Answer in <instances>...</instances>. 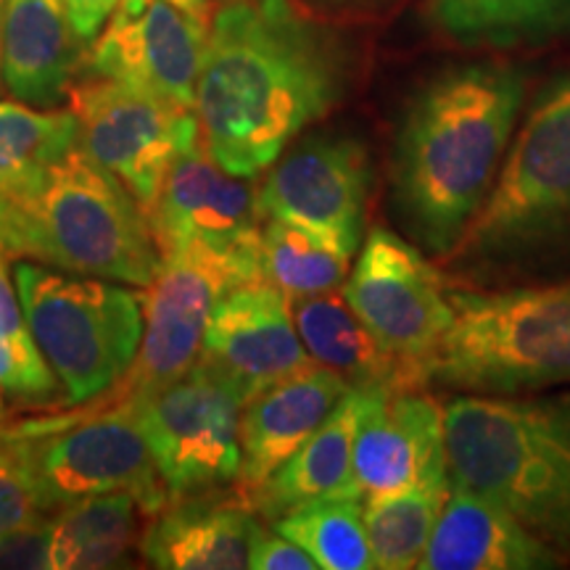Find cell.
<instances>
[{
    "instance_id": "5b68a950",
    "label": "cell",
    "mask_w": 570,
    "mask_h": 570,
    "mask_svg": "<svg viewBox=\"0 0 570 570\" xmlns=\"http://www.w3.org/2000/svg\"><path fill=\"white\" fill-rule=\"evenodd\" d=\"M454 323L420 370L425 391L520 396L570 383V281L452 288Z\"/></svg>"
},
{
    "instance_id": "d6986e66",
    "label": "cell",
    "mask_w": 570,
    "mask_h": 570,
    "mask_svg": "<svg viewBox=\"0 0 570 570\" xmlns=\"http://www.w3.org/2000/svg\"><path fill=\"white\" fill-rule=\"evenodd\" d=\"M85 61V42L63 0H6L0 27V82L17 101L53 109Z\"/></svg>"
},
{
    "instance_id": "4dcf8cb0",
    "label": "cell",
    "mask_w": 570,
    "mask_h": 570,
    "mask_svg": "<svg viewBox=\"0 0 570 570\" xmlns=\"http://www.w3.org/2000/svg\"><path fill=\"white\" fill-rule=\"evenodd\" d=\"M46 512L24 452L17 441L6 439L0 446V539L38 523Z\"/></svg>"
},
{
    "instance_id": "52a82bcc",
    "label": "cell",
    "mask_w": 570,
    "mask_h": 570,
    "mask_svg": "<svg viewBox=\"0 0 570 570\" xmlns=\"http://www.w3.org/2000/svg\"><path fill=\"white\" fill-rule=\"evenodd\" d=\"M21 312L67 404H90L119 386L142 338V298L104 277L40 262L13 267Z\"/></svg>"
},
{
    "instance_id": "e0dca14e",
    "label": "cell",
    "mask_w": 570,
    "mask_h": 570,
    "mask_svg": "<svg viewBox=\"0 0 570 570\" xmlns=\"http://www.w3.org/2000/svg\"><path fill=\"white\" fill-rule=\"evenodd\" d=\"M196 362L244 404L269 383L317 365L298 338L291 302L267 281L240 285L217 304Z\"/></svg>"
},
{
    "instance_id": "cb8c5ba5",
    "label": "cell",
    "mask_w": 570,
    "mask_h": 570,
    "mask_svg": "<svg viewBox=\"0 0 570 570\" xmlns=\"http://www.w3.org/2000/svg\"><path fill=\"white\" fill-rule=\"evenodd\" d=\"M140 515H146L130 491H106L59 508L51 520L48 568L92 570L114 568L138 541Z\"/></svg>"
},
{
    "instance_id": "f1b7e54d",
    "label": "cell",
    "mask_w": 570,
    "mask_h": 570,
    "mask_svg": "<svg viewBox=\"0 0 570 570\" xmlns=\"http://www.w3.org/2000/svg\"><path fill=\"white\" fill-rule=\"evenodd\" d=\"M431 17L460 42H515L570 21L568 0H433Z\"/></svg>"
},
{
    "instance_id": "ba28073f",
    "label": "cell",
    "mask_w": 570,
    "mask_h": 570,
    "mask_svg": "<svg viewBox=\"0 0 570 570\" xmlns=\"http://www.w3.org/2000/svg\"><path fill=\"white\" fill-rule=\"evenodd\" d=\"M259 259L188 240L161 256L142 296V338L132 367L104 402L159 391L196 365L214 309L230 291L262 283Z\"/></svg>"
},
{
    "instance_id": "7402d4cb",
    "label": "cell",
    "mask_w": 570,
    "mask_h": 570,
    "mask_svg": "<svg viewBox=\"0 0 570 570\" xmlns=\"http://www.w3.org/2000/svg\"><path fill=\"white\" fill-rule=\"evenodd\" d=\"M362 410H365V391L352 389L294 458L285 460L259 489L244 497L248 508L275 523L285 512L315 499H360L352 475V452Z\"/></svg>"
},
{
    "instance_id": "9c48e42d",
    "label": "cell",
    "mask_w": 570,
    "mask_h": 570,
    "mask_svg": "<svg viewBox=\"0 0 570 570\" xmlns=\"http://www.w3.org/2000/svg\"><path fill=\"white\" fill-rule=\"evenodd\" d=\"M6 439L24 452L46 510L106 491H130L146 515L169 504L130 402H104L85 417L35 423Z\"/></svg>"
},
{
    "instance_id": "d4e9b609",
    "label": "cell",
    "mask_w": 570,
    "mask_h": 570,
    "mask_svg": "<svg viewBox=\"0 0 570 570\" xmlns=\"http://www.w3.org/2000/svg\"><path fill=\"white\" fill-rule=\"evenodd\" d=\"M77 146L69 111H42L21 101H0V206L30 194L48 169Z\"/></svg>"
},
{
    "instance_id": "ffe728a7",
    "label": "cell",
    "mask_w": 570,
    "mask_h": 570,
    "mask_svg": "<svg viewBox=\"0 0 570 570\" xmlns=\"http://www.w3.org/2000/svg\"><path fill=\"white\" fill-rule=\"evenodd\" d=\"M262 523L235 494L233 502L206 494L173 499L156 512L140 539L142 558L167 570L248 568Z\"/></svg>"
},
{
    "instance_id": "603a6c76",
    "label": "cell",
    "mask_w": 570,
    "mask_h": 570,
    "mask_svg": "<svg viewBox=\"0 0 570 570\" xmlns=\"http://www.w3.org/2000/svg\"><path fill=\"white\" fill-rule=\"evenodd\" d=\"M294 323L306 354L352 389L417 386L415 377L394 354L377 344L365 323L354 315L344 294H320L294 302ZM420 389V386H417Z\"/></svg>"
},
{
    "instance_id": "8fae6325",
    "label": "cell",
    "mask_w": 570,
    "mask_h": 570,
    "mask_svg": "<svg viewBox=\"0 0 570 570\" xmlns=\"http://www.w3.org/2000/svg\"><path fill=\"white\" fill-rule=\"evenodd\" d=\"M452 288L436 262L415 244L386 227H373L346 277L344 298L420 386V370L454 323Z\"/></svg>"
},
{
    "instance_id": "8992f818",
    "label": "cell",
    "mask_w": 570,
    "mask_h": 570,
    "mask_svg": "<svg viewBox=\"0 0 570 570\" xmlns=\"http://www.w3.org/2000/svg\"><path fill=\"white\" fill-rule=\"evenodd\" d=\"M570 235V77L554 82L520 125L494 188L439 265L483 273Z\"/></svg>"
},
{
    "instance_id": "7a4b0ae2",
    "label": "cell",
    "mask_w": 570,
    "mask_h": 570,
    "mask_svg": "<svg viewBox=\"0 0 570 570\" xmlns=\"http://www.w3.org/2000/svg\"><path fill=\"white\" fill-rule=\"evenodd\" d=\"M525 101L512 63L441 71L412 98L391 154V204L420 252L446 259L494 188Z\"/></svg>"
},
{
    "instance_id": "9a60e30c",
    "label": "cell",
    "mask_w": 570,
    "mask_h": 570,
    "mask_svg": "<svg viewBox=\"0 0 570 570\" xmlns=\"http://www.w3.org/2000/svg\"><path fill=\"white\" fill-rule=\"evenodd\" d=\"M248 180L254 177L230 175L219 167L202 140L185 148L169 167L159 198L146 212L159 256L198 240L262 262L265 214L259 188Z\"/></svg>"
},
{
    "instance_id": "30bf717a",
    "label": "cell",
    "mask_w": 570,
    "mask_h": 570,
    "mask_svg": "<svg viewBox=\"0 0 570 570\" xmlns=\"http://www.w3.org/2000/svg\"><path fill=\"white\" fill-rule=\"evenodd\" d=\"M169 502L238 481L244 402L204 365L151 394L127 399Z\"/></svg>"
},
{
    "instance_id": "8d00e7d4",
    "label": "cell",
    "mask_w": 570,
    "mask_h": 570,
    "mask_svg": "<svg viewBox=\"0 0 570 570\" xmlns=\"http://www.w3.org/2000/svg\"><path fill=\"white\" fill-rule=\"evenodd\" d=\"M3 11H6V0H0V27H3Z\"/></svg>"
},
{
    "instance_id": "5bb4252c",
    "label": "cell",
    "mask_w": 570,
    "mask_h": 570,
    "mask_svg": "<svg viewBox=\"0 0 570 570\" xmlns=\"http://www.w3.org/2000/svg\"><path fill=\"white\" fill-rule=\"evenodd\" d=\"M206 38L209 17L180 9L173 0H148L135 13L117 6L82 67L92 77L127 82L194 111Z\"/></svg>"
},
{
    "instance_id": "4316f807",
    "label": "cell",
    "mask_w": 570,
    "mask_h": 570,
    "mask_svg": "<svg viewBox=\"0 0 570 570\" xmlns=\"http://www.w3.org/2000/svg\"><path fill=\"white\" fill-rule=\"evenodd\" d=\"M275 531L296 541L323 570H373L362 502L356 497H331L298 504L275 520Z\"/></svg>"
},
{
    "instance_id": "484cf974",
    "label": "cell",
    "mask_w": 570,
    "mask_h": 570,
    "mask_svg": "<svg viewBox=\"0 0 570 570\" xmlns=\"http://www.w3.org/2000/svg\"><path fill=\"white\" fill-rule=\"evenodd\" d=\"M352 254L304 227L267 217L262 225V273L291 304L338 291L348 277Z\"/></svg>"
},
{
    "instance_id": "7c38bea8",
    "label": "cell",
    "mask_w": 570,
    "mask_h": 570,
    "mask_svg": "<svg viewBox=\"0 0 570 570\" xmlns=\"http://www.w3.org/2000/svg\"><path fill=\"white\" fill-rule=\"evenodd\" d=\"M69 101L77 146L117 177L142 212L159 198L177 156L202 140L194 111L127 82L88 75V80L71 85Z\"/></svg>"
},
{
    "instance_id": "836d02e7",
    "label": "cell",
    "mask_w": 570,
    "mask_h": 570,
    "mask_svg": "<svg viewBox=\"0 0 570 570\" xmlns=\"http://www.w3.org/2000/svg\"><path fill=\"white\" fill-rule=\"evenodd\" d=\"M119 0H63L71 27L80 35L82 42H92L104 30L106 21L117 11Z\"/></svg>"
},
{
    "instance_id": "44dd1931",
    "label": "cell",
    "mask_w": 570,
    "mask_h": 570,
    "mask_svg": "<svg viewBox=\"0 0 570 570\" xmlns=\"http://www.w3.org/2000/svg\"><path fill=\"white\" fill-rule=\"evenodd\" d=\"M417 568L547 570L562 562L494 502L452 487Z\"/></svg>"
},
{
    "instance_id": "74e56055",
    "label": "cell",
    "mask_w": 570,
    "mask_h": 570,
    "mask_svg": "<svg viewBox=\"0 0 570 570\" xmlns=\"http://www.w3.org/2000/svg\"><path fill=\"white\" fill-rule=\"evenodd\" d=\"M0 420H3V399H0Z\"/></svg>"
},
{
    "instance_id": "1f68e13d",
    "label": "cell",
    "mask_w": 570,
    "mask_h": 570,
    "mask_svg": "<svg viewBox=\"0 0 570 570\" xmlns=\"http://www.w3.org/2000/svg\"><path fill=\"white\" fill-rule=\"evenodd\" d=\"M51 520H38L0 539V568H48Z\"/></svg>"
},
{
    "instance_id": "d590c367",
    "label": "cell",
    "mask_w": 570,
    "mask_h": 570,
    "mask_svg": "<svg viewBox=\"0 0 570 570\" xmlns=\"http://www.w3.org/2000/svg\"><path fill=\"white\" fill-rule=\"evenodd\" d=\"M173 3L180 6V9L202 13V17H209V3H212V0H173Z\"/></svg>"
},
{
    "instance_id": "3957f363",
    "label": "cell",
    "mask_w": 570,
    "mask_h": 570,
    "mask_svg": "<svg viewBox=\"0 0 570 570\" xmlns=\"http://www.w3.org/2000/svg\"><path fill=\"white\" fill-rule=\"evenodd\" d=\"M449 487L489 499L570 566V391L444 404Z\"/></svg>"
},
{
    "instance_id": "6da1fadb",
    "label": "cell",
    "mask_w": 570,
    "mask_h": 570,
    "mask_svg": "<svg viewBox=\"0 0 570 570\" xmlns=\"http://www.w3.org/2000/svg\"><path fill=\"white\" fill-rule=\"evenodd\" d=\"M341 90L338 48L291 0H227L209 24L194 114L214 161L256 177Z\"/></svg>"
},
{
    "instance_id": "f546056e",
    "label": "cell",
    "mask_w": 570,
    "mask_h": 570,
    "mask_svg": "<svg viewBox=\"0 0 570 570\" xmlns=\"http://www.w3.org/2000/svg\"><path fill=\"white\" fill-rule=\"evenodd\" d=\"M0 391L21 404H51L61 396L59 377L32 333L0 336Z\"/></svg>"
},
{
    "instance_id": "83f0119b",
    "label": "cell",
    "mask_w": 570,
    "mask_h": 570,
    "mask_svg": "<svg viewBox=\"0 0 570 570\" xmlns=\"http://www.w3.org/2000/svg\"><path fill=\"white\" fill-rule=\"evenodd\" d=\"M452 487H423L391 494L381 499H365L362 520L375 568L381 570H410L420 566L433 525L444 510Z\"/></svg>"
},
{
    "instance_id": "277c9868",
    "label": "cell",
    "mask_w": 570,
    "mask_h": 570,
    "mask_svg": "<svg viewBox=\"0 0 570 570\" xmlns=\"http://www.w3.org/2000/svg\"><path fill=\"white\" fill-rule=\"evenodd\" d=\"M0 248L63 273L146 288L161 265L146 212L80 146L30 194L0 206Z\"/></svg>"
},
{
    "instance_id": "e575fe53",
    "label": "cell",
    "mask_w": 570,
    "mask_h": 570,
    "mask_svg": "<svg viewBox=\"0 0 570 570\" xmlns=\"http://www.w3.org/2000/svg\"><path fill=\"white\" fill-rule=\"evenodd\" d=\"M13 285H17V281L9 273V254L0 248V336H24V333H30Z\"/></svg>"
},
{
    "instance_id": "4fadbf2b",
    "label": "cell",
    "mask_w": 570,
    "mask_h": 570,
    "mask_svg": "<svg viewBox=\"0 0 570 570\" xmlns=\"http://www.w3.org/2000/svg\"><path fill=\"white\" fill-rule=\"evenodd\" d=\"M370 159L362 142L341 135L302 140L273 164L259 185L262 214L356 254L365 230Z\"/></svg>"
},
{
    "instance_id": "2e32d148",
    "label": "cell",
    "mask_w": 570,
    "mask_h": 570,
    "mask_svg": "<svg viewBox=\"0 0 570 570\" xmlns=\"http://www.w3.org/2000/svg\"><path fill=\"white\" fill-rule=\"evenodd\" d=\"M365 391L354 436L352 475L360 499L446 483L444 404L417 386Z\"/></svg>"
},
{
    "instance_id": "ac0fdd59",
    "label": "cell",
    "mask_w": 570,
    "mask_h": 570,
    "mask_svg": "<svg viewBox=\"0 0 570 570\" xmlns=\"http://www.w3.org/2000/svg\"><path fill=\"white\" fill-rule=\"evenodd\" d=\"M348 391L352 386L344 377L323 365L256 391L240 410V473L235 494L248 497L285 460L294 458Z\"/></svg>"
},
{
    "instance_id": "d6a6232c",
    "label": "cell",
    "mask_w": 570,
    "mask_h": 570,
    "mask_svg": "<svg viewBox=\"0 0 570 570\" xmlns=\"http://www.w3.org/2000/svg\"><path fill=\"white\" fill-rule=\"evenodd\" d=\"M248 568L254 570H315L317 562L304 552L296 541L285 539L277 531H259L252 558H248Z\"/></svg>"
}]
</instances>
